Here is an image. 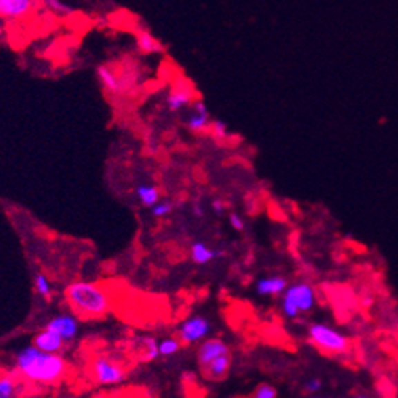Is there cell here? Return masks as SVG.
Returning <instances> with one entry per match:
<instances>
[{
  "label": "cell",
  "instance_id": "23",
  "mask_svg": "<svg viewBox=\"0 0 398 398\" xmlns=\"http://www.w3.org/2000/svg\"><path fill=\"white\" fill-rule=\"evenodd\" d=\"M41 6H44L47 10L57 13V15H70L73 12V8L66 6L61 0H41Z\"/></svg>",
  "mask_w": 398,
  "mask_h": 398
},
{
  "label": "cell",
  "instance_id": "32",
  "mask_svg": "<svg viewBox=\"0 0 398 398\" xmlns=\"http://www.w3.org/2000/svg\"><path fill=\"white\" fill-rule=\"evenodd\" d=\"M372 303V300H369V298H364L363 300V305H366V306H369Z\"/></svg>",
  "mask_w": 398,
  "mask_h": 398
},
{
  "label": "cell",
  "instance_id": "12",
  "mask_svg": "<svg viewBox=\"0 0 398 398\" xmlns=\"http://www.w3.org/2000/svg\"><path fill=\"white\" fill-rule=\"evenodd\" d=\"M65 343L66 342L60 337V335H57L55 332L46 329V327L32 337V345L47 353H60L61 350H64Z\"/></svg>",
  "mask_w": 398,
  "mask_h": 398
},
{
  "label": "cell",
  "instance_id": "2",
  "mask_svg": "<svg viewBox=\"0 0 398 398\" xmlns=\"http://www.w3.org/2000/svg\"><path fill=\"white\" fill-rule=\"evenodd\" d=\"M65 298L73 314L83 319L102 317L111 311V300L107 292L97 283L73 282L66 287Z\"/></svg>",
  "mask_w": 398,
  "mask_h": 398
},
{
  "label": "cell",
  "instance_id": "13",
  "mask_svg": "<svg viewBox=\"0 0 398 398\" xmlns=\"http://www.w3.org/2000/svg\"><path fill=\"white\" fill-rule=\"evenodd\" d=\"M287 287L288 281L281 276L263 277L256 282V292L260 296H281Z\"/></svg>",
  "mask_w": 398,
  "mask_h": 398
},
{
  "label": "cell",
  "instance_id": "6",
  "mask_svg": "<svg viewBox=\"0 0 398 398\" xmlns=\"http://www.w3.org/2000/svg\"><path fill=\"white\" fill-rule=\"evenodd\" d=\"M93 377L99 386H115L125 381L126 371L122 364L113 361L108 357H97L93 361Z\"/></svg>",
  "mask_w": 398,
  "mask_h": 398
},
{
  "label": "cell",
  "instance_id": "29",
  "mask_svg": "<svg viewBox=\"0 0 398 398\" xmlns=\"http://www.w3.org/2000/svg\"><path fill=\"white\" fill-rule=\"evenodd\" d=\"M211 207H212V211L216 212V214H224V212L227 211V206H225V202L222 201V199H214V201L211 202Z\"/></svg>",
  "mask_w": 398,
  "mask_h": 398
},
{
  "label": "cell",
  "instance_id": "25",
  "mask_svg": "<svg viewBox=\"0 0 398 398\" xmlns=\"http://www.w3.org/2000/svg\"><path fill=\"white\" fill-rule=\"evenodd\" d=\"M278 392L277 388L271 386V383H260V386L256 387V390L251 398H277Z\"/></svg>",
  "mask_w": 398,
  "mask_h": 398
},
{
  "label": "cell",
  "instance_id": "14",
  "mask_svg": "<svg viewBox=\"0 0 398 398\" xmlns=\"http://www.w3.org/2000/svg\"><path fill=\"white\" fill-rule=\"evenodd\" d=\"M225 254V251L222 249H211L209 246L202 243V241H196V243L191 245V249H189V256H191V260L194 264L205 265L209 264L211 260H214L217 258H222Z\"/></svg>",
  "mask_w": 398,
  "mask_h": 398
},
{
  "label": "cell",
  "instance_id": "30",
  "mask_svg": "<svg viewBox=\"0 0 398 398\" xmlns=\"http://www.w3.org/2000/svg\"><path fill=\"white\" fill-rule=\"evenodd\" d=\"M6 36V23H3V20H0V39Z\"/></svg>",
  "mask_w": 398,
  "mask_h": 398
},
{
  "label": "cell",
  "instance_id": "33",
  "mask_svg": "<svg viewBox=\"0 0 398 398\" xmlns=\"http://www.w3.org/2000/svg\"><path fill=\"white\" fill-rule=\"evenodd\" d=\"M353 398H371V397H368V395H364V393H358V395H354Z\"/></svg>",
  "mask_w": 398,
  "mask_h": 398
},
{
  "label": "cell",
  "instance_id": "22",
  "mask_svg": "<svg viewBox=\"0 0 398 398\" xmlns=\"http://www.w3.org/2000/svg\"><path fill=\"white\" fill-rule=\"evenodd\" d=\"M143 361H154V359L159 358V342L155 339L146 337L143 339Z\"/></svg>",
  "mask_w": 398,
  "mask_h": 398
},
{
  "label": "cell",
  "instance_id": "7",
  "mask_svg": "<svg viewBox=\"0 0 398 398\" xmlns=\"http://www.w3.org/2000/svg\"><path fill=\"white\" fill-rule=\"evenodd\" d=\"M211 329V322L207 321L206 317L193 316L178 327L177 339L180 340V343H182V347H188V345H194L206 340Z\"/></svg>",
  "mask_w": 398,
  "mask_h": 398
},
{
  "label": "cell",
  "instance_id": "28",
  "mask_svg": "<svg viewBox=\"0 0 398 398\" xmlns=\"http://www.w3.org/2000/svg\"><path fill=\"white\" fill-rule=\"evenodd\" d=\"M322 388V381L321 379H310V381H306L305 383V392L310 393V395H314Z\"/></svg>",
  "mask_w": 398,
  "mask_h": 398
},
{
  "label": "cell",
  "instance_id": "15",
  "mask_svg": "<svg viewBox=\"0 0 398 398\" xmlns=\"http://www.w3.org/2000/svg\"><path fill=\"white\" fill-rule=\"evenodd\" d=\"M194 101L191 96V91L187 88H173L172 91L167 94V99H165V104H167V108L170 112H180L183 111L184 107L191 106V102Z\"/></svg>",
  "mask_w": 398,
  "mask_h": 398
},
{
  "label": "cell",
  "instance_id": "4",
  "mask_svg": "<svg viewBox=\"0 0 398 398\" xmlns=\"http://www.w3.org/2000/svg\"><path fill=\"white\" fill-rule=\"evenodd\" d=\"M307 337H310V342L316 348H319L321 352L327 354H340L350 348L348 337H345L343 334H340L334 327L319 324V322L310 325Z\"/></svg>",
  "mask_w": 398,
  "mask_h": 398
},
{
  "label": "cell",
  "instance_id": "26",
  "mask_svg": "<svg viewBox=\"0 0 398 398\" xmlns=\"http://www.w3.org/2000/svg\"><path fill=\"white\" fill-rule=\"evenodd\" d=\"M172 211H173V202L170 201H159L151 207V212H153L154 217H165Z\"/></svg>",
  "mask_w": 398,
  "mask_h": 398
},
{
  "label": "cell",
  "instance_id": "24",
  "mask_svg": "<svg viewBox=\"0 0 398 398\" xmlns=\"http://www.w3.org/2000/svg\"><path fill=\"white\" fill-rule=\"evenodd\" d=\"M209 131H211V135L214 136V138H217V140H227V138H229V126H227L222 120H211Z\"/></svg>",
  "mask_w": 398,
  "mask_h": 398
},
{
  "label": "cell",
  "instance_id": "27",
  "mask_svg": "<svg viewBox=\"0 0 398 398\" xmlns=\"http://www.w3.org/2000/svg\"><path fill=\"white\" fill-rule=\"evenodd\" d=\"M229 222H230L231 229L236 230V231H243L246 229L245 219L240 214H236V212H231L230 217H229Z\"/></svg>",
  "mask_w": 398,
  "mask_h": 398
},
{
  "label": "cell",
  "instance_id": "3",
  "mask_svg": "<svg viewBox=\"0 0 398 398\" xmlns=\"http://www.w3.org/2000/svg\"><path fill=\"white\" fill-rule=\"evenodd\" d=\"M281 296L282 312L288 319H296L298 316L310 312L316 306V290L305 282L288 285Z\"/></svg>",
  "mask_w": 398,
  "mask_h": 398
},
{
  "label": "cell",
  "instance_id": "18",
  "mask_svg": "<svg viewBox=\"0 0 398 398\" xmlns=\"http://www.w3.org/2000/svg\"><path fill=\"white\" fill-rule=\"evenodd\" d=\"M21 393V382L18 374H2L0 376V398H18Z\"/></svg>",
  "mask_w": 398,
  "mask_h": 398
},
{
  "label": "cell",
  "instance_id": "31",
  "mask_svg": "<svg viewBox=\"0 0 398 398\" xmlns=\"http://www.w3.org/2000/svg\"><path fill=\"white\" fill-rule=\"evenodd\" d=\"M194 214H196V217H201V216H202V211H201V207L194 206Z\"/></svg>",
  "mask_w": 398,
  "mask_h": 398
},
{
  "label": "cell",
  "instance_id": "9",
  "mask_svg": "<svg viewBox=\"0 0 398 398\" xmlns=\"http://www.w3.org/2000/svg\"><path fill=\"white\" fill-rule=\"evenodd\" d=\"M46 329L55 332L57 335H60L66 343L72 342L77 339L79 332V321L77 314L72 312H61L52 317V319L46 324Z\"/></svg>",
  "mask_w": 398,
  "mask_h": 398
},
{
  "label": "cell",
  "instance_id": "10",
  "mask_svg": "<svg viewBox=\"0 0 398 398\" xmlns=\"http://www.w3.org/2000/svg\"><path fill=\"white\" fill-rule=\"evenodd\" d=\"M227 353H230V348L224 340H220V339L202 340V343L199 345L198 353H196L199 368L205 371V369L209 366L216 358H219L222 357V354H227Z\"/></svg>",
  "mask_w": 398,
  "mask_h": 398
},
{
  "label": "cell",
  "instance_id": "11",
  "mask_svg": "<svg viewBox=\"0 0 398 398\" xmlns=\"http://www.w3.org/2000/svg\"><path fill=\"white\" fill-rule=\"evenodd\" d=\"M209 125H211L209 111H207L205 102L196 99V101L191 102V111H189L187 117L188 130L193 133H205L209 131Z\"/></svg>",
  "mask_w": 398,
  "mask_h": 398
},
{
  "label": "cell",
  "instance_id": "19",
  "mask_svg": "<svg viewBox=\"0 0 398 398\" xmlns=\"http://www.w3.org/2000/svg\"><path fill=\"white\" fill-rule=\"evenodd\" d=\"M136 196H138L141 205L144 207H149V209L155 202L160 201V191L154 184H140V187L136 188Z\"/></svg>",
  "mask_w": 398,
  "mask_h": 398
},
{
  "label": "cell",
  "instance_id": "16",
  "mask_svg": "<svg viewBox=\"0 0 398 398\" xmlns=\"http://www.w3.org/2000/svg\"><path fill=\"white\" fill-rule=\"evenodd\" d=\"M136 47L143 54H158L164 49L158 37H154L153 32L148 30H140L136 32Z\"/></svg>",
  "mask_w": 398,
  "mask_h": 398
},
{
  "label": "cell",
  "instance_id": "17",
  "mask_svg": "<svg viewBox=\"0 0 398 398\" xmlns=\"http://www.w3.org/2000/svg\"><path fill=\"white\" fill-rule=\"evenodd\" d=\"M231 366V357L230 353L222 354V357L216 358L209 366L205 369V374L211 381H219V379H224L230 371Z\"/></svg>",
  "mask_w": 398,
  "mask_h": 398
},
{
  "label": "cell",
  "instance_id": "21",
  "mask_svg": "<svg viewBox=\"0 0 398 398\" xmlns=\"http://www.w3.org/2000/svg\"><path fill=\"white\" fill-rule=\"evenodd\" d=\"M35 288H36V293L41 298H44V300L47 301L50 300L52 285H50V281L44 276V274H37L35 278Z\"/></svg>",
  "mask_w": 398,
  "mask_h": 398
},
{
  "label": "cell",
  "instance_id": "20",
  "mask_svg": "<svg viewBox=\"0 0 398 398\" xmlns=\"http://www.w3.org/2000/svg\"><path fill=\"white\" fill-rule=\"evenodd\" d=\"M180 348H182V343L178 339H164L159 342V357H173L175 353H178Z\"/></svg>",
  "mask_w": 398,
  "mask_h": 398
},
{
  "label": "cell",
  "instance_id": "8",
  "mask_svg": "<svg viewBox=\"0 0 398 398\" xmlns=\"http://www.w3.org/2000/svg\"><path fill=\"white\" fill-rule=\"evenodd\" d=\"M41 7V0H0V20H25Z\"/></svg>",
  "mask_w": 398,
  "mask_h": 398
},
{
  "label": "cell",
  "instance_id": "1",
  "mask_svg": "<svg viewBox=\"0 0 398 398\" xmlns=\"http://www.w3.org/2000/svg\"><path fill=\"white\" fill-rule=\"evenodd\" d=\"M15 369L18 376L28 381L54 386L65 377L68 366L60 353H47L28 345L15 354Z\"/></svg>",
  "mask_w": 398,
  "mask_h": 398
},
{
  "label": "cell",
  "instance_id": "5",
  "mask_svg": "<svg viewBox=\"0 0 398 398\" xmlns=\"http://www.w3.org/2000/svg\"><path fill=\"white\" fill-rule=\"evenodd\" d=\"M96 75L104 91H107L108 94H117V96L130 91L136 82L135 73L131 70H123L113 64L99 65Z\"/></svg>",
  "mask_w": 398,
  "mask_h": 398
}]
</instances>
